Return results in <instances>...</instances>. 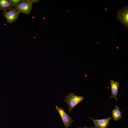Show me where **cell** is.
Segmentation results:
<instances>
[{"instance_id":"7a4b0ae2","label":"cell","mask_w":128,"mask_h":128,"mask_svg":"<svg viewBox=\"0 0 128 128\" xmlns=\"http://www.w3.org/2000/svg\"><path fill=\"white\" fill-rule=\"evenodd\" d=\"M117 18L126 28L128 26V6H126L118 10Z\"/></svg>"},{"instance_id":"52a82bcc","label":"cell","mask_w":128,"mask_h":128,"mask_svg":"<svg viewBox=\"0 0 128 128\" xmlns=\"http://www.w3.org/2000/svg\"><path fill=\"white\" fill-rule=\"evenodd\" d=\"M110 83L111 92V95L110 98H113L116 101H117L118 99L117 98V95L119 87V83L113 79H111L110 81Z\"/></svg>"},{"instance_id":"5b68a950","label":"cell","mask_w":128,"mask_h":128,"mask_svg":"<svg viewBox=\"0 0 128 128\" xmlns=\"http://www.w3.org/2000/svg\"><path fill=\"white\" fill-rule=\"evenodd\" d=\"M19 13L16 11L14 8L8 11H3V15L6 19L7 22L11 24L17 19Z\"/></svg>"},{"instance_id":"3957f363","label":"cell","mask_w":128,"mask_h":128,"mask_svg":"<svg viewBox=\"0 0 128 128\" xmlns=\"http://www.w3.org/2000/svg\"><path fill=\"white\" fill-rule=\"evenodd\" d=\"M62 120L63 123L66 128H68L71 126L74 120L69 116L63 108L56 105L55 107Z\"/></svg>"},{"instance_id":"8fae6325","label":"cell","mask_w":128,"mask_h":128,"mask_svg":"<svg viewBox=\"0 0 128 128\" xmlns=\"http://www.w3.org/2000/svg\"><path fill=\"white\" fill-rule=\"evenodd\" d=\"M27 0L32 4L34 3L37 2L39 1L38 0Z\"/></svg>"},{"instance_id":"8992f818","label":"cell","mask_w":128,"mask_h":128,"mask_svg":"<svg viewBox=\"0 0 128 128\" xmlns=\"http://www.w3.org/2000/svg\"><path fill=\"white\" fill-rule=\"evenodd\" d=\"M89 118L93 121L95 128H107L109 125L111 119L110 117L105 119H94L90 117Z\"/></svg>"},{"instance_id":"277c9868","label":"cell","mask_w":128,"mask_h":128,"mask_svg":"<svg viewBox=\"0 0 128 128\" xmlns=\"http://www.w3.org/2000/svg\"><path fill=\"white\" fill-rule=\"evenodd\" d=\"M32 7V4L27 0H24L19 5L14 7V9L19 13H21L28 15L30 14Z\"/></svg>"},{"instance_id":"ba28073f","label":"cell","mask_w":128,"mask_h":128,"mask_svg":"<svg viewBox=\"0 0 128 128\" xmlns=\"http://www.w3.org/2000/svg\"><path fill=\"white\" fill-rule=\"evenodd\" d=\"M12 7L9 0H0V10L6 11Z\"/></svg>"},{"instance_id":"30bf717a","label":"cell","mask_w":128,"mask_h":128,"mask_svg":"<svg viewBox=\"0 0 128 128\" xmlns=\"http://www.w3.org/2000/svg\"><path fill=\"white\" fill-rule=\"evenodd\" d=\"M12 7H14L19 5L24 0H9Z\"/></svg>"},{"instance_id":"4fadbf2b","label":"cell","mask_w":128,"mask_h":128,"mask_svg":"<svg viewBox=\"0 0 128 128\" xmlns=\"http://www.w3.org/2000/svg\"></svg>"},{"instance_id":"9c48e42d","label":"cell","mask_w":128,"mask_h":128,"mask_svg":"<svg viewBox=\"0 0 128 128\" xmlns=\"http://www.w3.org/2000/svg\"><path fill=\"white\" fill-rule=\"evenodd\" d=\"M122 112L119 110V108L115 105L114 109L112 112V117L115 121L118 120L122 118Z\"/></svg>"},{"instance_id":"7c38bea8","label":"cell","mask_w":128,"mask_h":128,"mask_svg":"<svg viewBox=\"0 0 128 128\" xmlns=\"http://www.w3.org/2000/svg\"><path fill=\"white\" fill-rule=\"evenodd\" d=\"M94 127H94L92 128V127L91 126L90 127V128H88L87 126H86L84 127H83V128H80V127H77V128H94Z\"/></svg>"},{"instance_id":"6da1fadb","label":"cell","mask_w":128,"mask_h":128,"mask_svg":"<svg viewBox=\"0 0 128 128\" xmlns=\"http://www.w3.org/2000/svg\"><path fill=\"white\" fill-rule=\"evenodd\" d=\"M84 99V97L82 96H77L73 93H70L66 96L64 102L68 105L69 111L71 112L74 107L82 101Z\"/></svg>"}]
</instances>
